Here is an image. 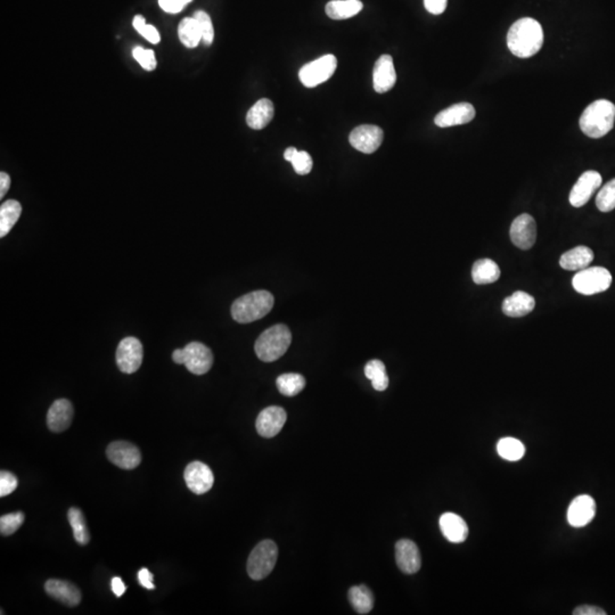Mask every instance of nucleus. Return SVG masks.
<instances>
[{
    "label": "nucleus",
    "instance_id": "nucleus-1",
    "mask_svg": "<svg viewBox=\"0 0 615 615\" xmlns=\"http://www.w3.org/2000/svg\"><path fill=\"white\" fill-rule=\"evenodd\" d=\"M543 45V30L533 18L516 21L507 33V46L513 55L528 58L536 55Z\"/></svg>",
    "mask_w": 615,
    "mask_h": 615
},
{
    "label": "nucleus",
    "instance_id": "nucleus-2",
    "mask_svg": "<svg viewBox=\"0 0 615 615\" xmlns=\"http://www.w3.org/2000/svg\"><path fill=\"white\" fill-rule=\"evenodd\" d=\"M615 105L606 99L594 101L582 113L580 129L590 138H602L614 127Z\"/></svg>",
    "mask_w": 615,
    "mask_h": 615
},
{
    "label": "nucleus",
    "instance_id": "nucleus-3",
    "mask_svg": "<svg viewBox=\"0 0 615 615\" xmlns=\"http://www.w3.org/2000/svg\"><path fill=\"white\" fill-rule=\"evenodd\" d=\"M275 299L268 291H255L235 301L231 306V316L240 323L259 321L268 315L274 306Z\"/></svg>",
    "mask_w": 615,
    "mask_h": 615
},
{
    "label": "nucleus",
    "instance_id": "nucleus-4",
    "mask_svg": "<svg viewBox=\"0 0 615 615\" xmlns=\"http://www.w3.org/2000/svg\"><path fill=\"white\" fill-rule=\"evenodd\" d=\"M292 342V334L289 327L278 323L270 327L257 338L255 344L257 358L265 362L278 360L285 355Z\"/></svg>",
    "mask_w": 615,
    "mask_h": 615
},
{
    "label": "nucleus",
    "instance_id": "nucleus-5",
    "mask_svg": "<svg viewBox=\"0 0 615 615\" xmlns=\"http://www.w3.org/2000/svg\"><path fill=\"white\" fill-rule=\"evenodd\" d=\"M172 360L176 364L185 365L192 374L204 375L214 365V353L204 344L191 342L184 349L174 350Z\"/></svg>",
    "mask_w": 615,
    "mask_h": 615
},
{
    "label": "nucleus",
    "instance_id": "nucleus-6",
    "mask_svg": "<svg viewBox=\"0 0 615 615\" xmlns=\"http://www.w3.org/2000/svg\"><path fill=\"white\" fill-rule=\"evenodd\" d=\"M278 558L277 545L272 541L257 543L248 560V573L253 580L267 578L274 570Z\"/></svg>",
    "mask_w": 615,
    "mask_h": 615
},
{
    "label": "nucleus",
    "instance_id": "nucleus-7",
    "mask_svg": "<svg viewBox=\"0 0 615 615\" xmlns=\"http://www.w3.org/2000/svg\"><path fill=\"white\" fill-rule=\"evenodd\" d=\"M612 284V275L603 267H587L575 275L572 286L577 292L594 295L605 292Z\"/></svg>",
    "mask_w": 615,
    "mask_h": 615
},
{
    "label": "nucleus",
    "instance_id": "nucleus-8",
    "mask_svg": "<svg viewBox=\"0 0 615 615\" xmlns=\"http://www.w3.org/2000/svg\"><path fill=\"white\" fill-rule=\"evenodd\" d=\"M338 60L336 56L325 55L302 67L299 72V78L306 87H317L334 74Z\"/></svg>",
    "mask_w": 615,
    "mask_h": 615
},
{
    "label": "nucleus",
    "instance_id": "nucleus-9",
    "mask_svg": "<svg viewBox=\"0 0 615 615\" xmlns=\"http://www.w3.org/2000/svg\"><path fill=\"white\" fill-rule=\"evenodd\" d=\"M143 357L142 342L133 336L123 338L116 349V365L122 373H136L142 366Z\"/></svg>",
    "mask_w": 615,
    "mask_h": 615
},
{
    "label": "nucleus",
    "instance_id": "nucleus-10",
    "mask_svg": "<svg viewBox=\"0 0 615 615\" xmlns=\"http://www.w3.org/2000/svg\"><path fill=\"white\" fill-rule=\"evenodd\" d=\"M384 138L381 128L373 125H362L351 131L349 142L361 153L372 154L379 150Z\"/></svg>",
    "mask_w": 615,
    "mask_h": 615
},
{
    "label": "nucleus",
    "instance_id": "nucleus-11",
    "mask_svg": "<svg viewBox=\"0 0 615 615\" xmlns=\"http://www.w3.org/2000/svg\"><path fill=\"white\" fill-rule=\"evenodd\" d=\"M106 455L112 464L122 470H133L142 462L140 450L131 442H112L107 447Z\"/></svg>",
    "mask_w": 615,
    "mask_h": 615
},
{
    "label": "nucleus",
    "instance_id": "nucleus-12",
    "mask_svg": "<svg viewBox=\"0 0 615 615\" xmlns=\"http://www.w3.org/2000/svg\"><path fill=\"white\" fill-rule=\"evenodd\" d=\"M511 240L521 250L531 249L537 240V223L532 216L523 214L511 223Z\"/></svg>",
    "mask_w": 615,
    "mask_h": 615
},
{
    "label": "nucleus",
    "instance_id": "nucleus-13",
    "mask_svg": "<svg viewBox=\"0 0 615 615\" xmlns=\"http://www.w3.org/2000/svg\"><path fill=\"white\" fill-rule=\"evenodd\" d=\"M602 185V176L597 171H586L572 187L570 203L575 208H581L588 203L592 195Z\"/></svg>",
    "mask_w": 615,
    "mask_h": 615
},
{
    "label": "nucleus",
    "instance_id": "nucleus-14",
    "mask_svg": "<svg viewBox=\"0 0 615 615\" xmlns=\"http://www.w3.org/2000/svg\"><path fill=\"white\" fill-rule=\"evenodd\" d=\"M185 482L188 489L195 494H203L211 490L214 483V475L211 468L204 462H193L185 468Z\"/></svg>",
    "mask_w": 615,
    "mask_h": 615
},
{
    "label": "nucleus",
    "instance_id": "nucleus-15",
    "mask_svg": "<svg viewBox=\"0 0 615 615\" xmlns=\"http://www.w3.org/2000/svg\"><path fill=\"white\" fill-rule=\"evenodd\" d=\"M287 415L285 410L277 406L263 409L255 422L257 433L263 438H274L279 433L285 425Z\"/></svg>",
    "mask_w": 615,
    "mask_h": 615
},
{
    "label": "nucleus",
    "instance_id": "nucleus-16",
    "mask_svg": "<svg viewBox=\"0 0 615 615\" xmlns=\"http://www.w3.org/2000/svg\"><path fill=\"white\" fill-rule=\"evenodd\" d=\"M596 514V503L588 494H581L572 500L567 509V522L573 528H582L589 524Z\"/></svg>",
    "mask_w": 615,
    "mask_h": 615
},
{
    "label": "nucleus",
    "instance_id": "nucleus-17",
    "mask_svg": "<svg viewBox=\"0 0 615 615\" xmlns=\"http://www.w3.org/2000/svg\"><path fill=\"white\" fill-rule=\"evenodd\" d=\"M475 118V109L470 103H458L451 105L436 114L434 122L440 128L466 125Z\"/></svg>",
    "mask_w": 615,
    "mask_h": 615
},
{
    "label": "nucleus",
    "instance_id": "nucleus-18",
    "mask_svg": "<svg viewBox=\"0 0 615 615\" xmlns=\"http://www.w3.org/2000/svg\"><path fill=\"white\" fill-rule=\"evenodd\" d=\"M396 560L399 569L406 575L416 573L422 565L419 547L409 539H401L397 543Z\"/></svg>",
    "mask_w": 615,
    "mask_h": 615
},
{
    "label": "nucleus",
    "instance_id": "nucleus-19",
    "mask_svg": "<svg viewBox=\"0 0 615 615\" xmlns=\"http://www.w3.org/2000/svg\"><path fill=\"white\" fill-rule=\"evenodd\" d=\"M397 73L390 55H382L376 61L373 71V86L376 93L384 94L396 84Z\"/></svg>",
    "mask_w": 615,
    "mask_h": 615
},
{
    "label": "nucleus",
    "instance_id": "nucleus-20",
    "mask_svg": "<svg viewBox=\"0 0 615 615\" xmlns=\"http://www.w3.org/2000/svg\"><path fill=\"white\" fill-rule=\"evenodd\" d=\"M73 406L67 399H58L47 414V425L50 431L61 433L70 428L73 419Z\"/></svg>",
    "mask_w": 615,
    "mask_h": 615
},
{
    "label": "nucleus",
    "instance_id": "nucleus-21",
    "mask_svg": "<svg viewBox=\"0 0 615 615\" xmlns=\"http://www.w3.org/2000/svg\"><path fill=\"white\" fill-rule=\"evenodd\" d=\"M45 590L48 596L67 606H77L80 604L81 592L78 587L69 581L50 579L45 584Z\"/></svg>",
    "mask_w": 615,
    "mask_h": 615
},
{
    "label": "nucleus",
    "instance_id": "nucleus-22",
    "mask_svg": "<svg viewBox=\"0 0 615 615\" xmlns=\"http://www.w3.org/2000/svg\"><path fill=\"white\" fill-rule=\"evenodd\" d=\"M440 528L442 535L450 543H460L466 541L468 536V526L460 515L455 513H445L440 517Z\"/></svg>",
    "mask_w": 615,
    "mask_h": 615
},
{
    "label": "nucleus",
    "instance_id": "nucleus-23",
    "mask_svg": "<svg viewBox=\"0 0 615 615\" xmlns=\"http://www.w3.org/2000/svg\"><path fill=\"white\" fill-rule=\"evenodd\" d=\"M536 301L528 293L517 291L503 302V312L513 318L523 317L535 309Z\"/></svg>",
    "mask_w": 615,
    "mask_h": 615
},
{
    "label": "nucleus",
    "instance_id": "nucleus-24",
    "mask_svg": "<svg viewBox=\"0 0 615 615\" xmlns=\"http://www.w3.org/2000/svg\"><path fill=\"white\" fill-rule=\"evenodd\" d=\"M274 114L272 101L268 99H262L250 109L246 114V123L251 129L261 131L272 122Z\"/></svg>",
    "mask_w": 615,
    "mask_h": 615
},
{
    "label": "nucleus",
    "instance_id": "nucleus-25",
    "mask_svg": "<svg viewBox=\"0 0 615 615\" xmlns=\"http://www.w3.org/2000/svg\"><path fill=\"white\" fill-rule=\"evenodd\" d=\"M592 260H594L592 250L581 245L563 253L560 259V265L565 270L575 272L589 267Z\"/></svg>",
    "mask_w": 615,
    "mask_h": 615
},
{
    "label": "nucleus",
    "instance_id": "nucleus-26",
    "mask_svg": "<svg viewBox=\"0 0 615 615\" xmlns=\"http://www.w3.org/2000/svg\"><path fill=\"white\" fill-rule=\"evenodd\" d=\"M500 268L491 259H480L475 261L472 268V278L477 285L494 283L500 277Z\"/></svg>",
    "mask_w": 615,
    "mask_h": 615
},
{
    "label": "nucleus",
    "instance_id": "nucleus-27",
    "mask_svg": "<svg viewBox=\"0 0 615 615\" xmlns=\"http://www.w3.org/2000/svg\"><path fill=\"white\" fill-rule=\"evenodd\" d=\"M364 5L360 0H333L326 5V14L332 20H347L361 12Z\"/></svg>",
    "mask_w": 615,
    "mask_h": 615
},
{
    "label": "nucleus",
    "instance_id": "nucleus-28",
    "mask_svg": "<svg viewBox=\"0 0 615 615\" xmlns=\"http://www.w3.org/2000/svg\"><path fill=\"white\" fill-rule=\"evenodd\" d=\"M22 214V205L15 199H9L0 206V237L6 236L18 223Z\"/></svg>",
    "mask_w": 615,
    "mask_h": 615
},
{
    "label": "nucleus",
    "instance_id": "nucleus-29",
    "mask_svg": "<svg viewBox=\"0 0 615 615\" xmlns=\"http://www.w3.org/2000/svg\"><path fill=\"white\" fill-rule=\"evenodd\" d=\"M349 599L355 612L359 614H368L373 609V594L364 584L353 587L349 590Z\"/></svg>",
    "mask_w": 615,
    "mask_h": 615
},
{
    "label": "nucleus",
    "instance_id": "nucleus-30",
    "mask_svg": "<svg viewBox=\"0 0 615 615\" xmlns=\"http://www.w3.org/2000/svg\"><path fill=\"white\" fill-rule=\"evenodd\" d=\"M178 35L182 44L187 48H195L202 41V33L199 23L194 18H186L180 22Z\"/></svg>",
    "mask_w": 615,
    "mask_h": 615
},
{
    "label": "nucleus",
    "instance_id": "nucleus-31",
    "mask_svg": "<svg viewBox=\"0 0 615 615\" xmlns=\"http://www.w3.org/2000/svg\"><path fill=\"white\" fill-rule=\"evenodd\" d=\"M365 375L372 381V385L376 391L387 390L389 387V376L387 374L385 365L381 360L374 359L367 362L365 366Z\"/></svg>",
    "mask_w": 615,
    "mask_h": 615
},
{
    "label": "nucleus",
    "instance_id": "nucleus-32",
    "mask_svg": "<svg viewBox=\"0 0 615 615\" xmlns=\"http://www.w3.org/2000/svg\"><path fill=\"white\" fill-rule=\"evenodd\" d=\"M67 517H69V522L71 524V528H72L75 541L81 546L87 545L90 541V535L82 511L79 509L72 507L67 511Z\"/></svg>",
    "mask_w": 615,
    "mask_h": 615
},
{
    "label": "nucleus",
    "instance_id": "nucleus-33",
    "mask_svg": "<svg viewBox=\"0 0 615 615\" xmlns=\"http://www.w3.org/2000/svg\"><path fill=\"white\" fill-rule=\"evenodd\" d=\"M497 451L504 460L517 462L522 460L526 454V447L520 440L515 438H504L498 442Z\"/></svg>",
    "mask_w": 615,
    "mask_h": 615
},
{
    "label": "nucleus",
    "instance_id": "nucleus-34",
    "mask_svg": "<svg viewBox=\"0 0 615 615\" xmlns=\"http://www.w3.org/2000/svg\"><path fill=\"white\" fill-rule=\"evenodd\" d=\"M306 387V379L297 373L283 374L277 379L279 392L286 397H294Z\"/></svg>",
    "mask_w": 615,
    "mask_h": 615
},
{
    "label": "nucleus",
    "instance_id": "nucleus-35",
    "mask_svg": "<svg viewBox=\"0 0 615 615\" xmlns=\"http://www.w3.org/2000/svg\"><path fill=\"white\" fill-rule=\"evenodd\" d=\"M596 205L602 212H611L615 209V178L604 185L597 197Z\"/></svg>",
    "mask_w": 615,
    "mask_h": 615
},
{
    "label": "nucleus",
    "instance_id": "nucleus-36",
    "mask_svg": "<svg viewBox=\"0 0 615 615\" xmlns=\"http://www.w3.org/2000/svg\"><path fill=\"white\" fill-rule=\"evenodd\" d=\"M24 523V514L22 511L11 513L0 517V533L1 536H12L18 531Z\"/></svg>",
    "mask_w": 615,
    "mask_h": 615
},
{
    "label": "nucleus",
    "instance_id": "nucleus-37",
    "mask_svg": "<svg viewBox=\"0 0 615 615\" xmlns=\"http://www.w3.org/2000/svg\"><path fill=\"white\" fill-rule=\"evenodd\" d=\"M193 18L199 23V30L202 33L203 44L205 46H211L214 39V30L211 18L209 16L208 13L203 12V11H197V12L194 13Z\"/></svg>",
    "mask_w": 615,
    "mask_h": 615
},
{
    "label": "nucleus",
    "instance_id": "nucleus-38",
    "mask_svg": "<svg viewBox=\"0 0 615 615\" xmlns=\"http://www.w3.org/2000/svg\"><path fill=\"white\" fill-rule=\"evenodd\" d=\"M291 163H292L295 172L300 174V176H306V174H310L312 165H314L311 156H310L309 153L304 152V150H298L294 154V156H293L292 160H291Z\"/></svg>",
    "mask_w": 615,
    "mask_h": 615
},
{
    "label": "nucleus",
    "instance_id": "nucleus-39",
    "mask_svg": "<svg viewBox=\"0 0 615 615\" xmlns=\"http://www.w3.org/2000/svg\"><path fill=\"white\" fill-rule=\"evenodd\" d=\"M133 55L146 71H153L156 67V58L152 50H144L143 47H136L133 50Z\"/></svg>",
    "mask_w": 615,
    "mask_h": 615
},
{
    "label": "nucleus",
    "instance_id": "nucleus-40",
    "mask_svg": "<svg viewBox=\"0 0 615 615\" xmlns=\"http://www.w3.org/2000/svg\"><path fill=\"white\" fill-rule=\"evenodd\" d=\"M18 479L9 472L0 473V497H6L18 488Z\"/></svg>",
    "mask_w": 615,
    "mask_h": 615
},
{
    "label": "nucleus",
    "instance_id": "nucleus-41",
    "mask_svg": "<svg viewBox=\"0 0 615 615\" xmlns=\"http://www.w3.org/2000/svg\"><path fill=\"white\" fill-rule=\"evenodd\" d=\"M191 1L192 0H159V5L165 12L177 14L182 12V9Z\"/></svg>",
    "mask_w": 615,
    "mask_h": 615
},
{
    "label": "nucleus",
    "instance_id": "nucleus-42",
    "mask_svg": "<svg viewBox=\"0 0 615 615\" xmlns=\"http://www.w3.org/2000/svg\"><path fill=\"white\" fill-rule=\"evenodd\" d=\"M448 0H424V6L428 12L433 15H440L447 9Z\"/></svg>",
    "mask_w": 615,
    "mask_h": 615
},
{
    "label": "nucleus",
    "instance_id": "nucleus-43",
    "mask_svg": "<svg viewBox=\"0 0 615 615\" xmlns=\"http://www.w3.org/2000/svg\"><path fill=\"white\" fill-rule=\"evenodd\" d=\"M138 33L139 35H142L146 40L150 41V43L154 45L159 44L160 40H161V35H160L159 31L156 30L155 26H150V24H146Z\"/></svg>",
    "mask_w": 615,
    "mask_h": 615
},
{
    "label": "nucleus",
    "instance_id": "nucleus-44",
    "mask_svg": "<svg viewBox=\"0 0 615 615\" xmlns=\"http://www.w3.org/2000/svg\"><path fill=\"white\" fill-rule=\"evenodd\" d=\"M139 584L148 590L155 589L153 584V575L148 569H142L138 573Z\"/></svg>",
    "mask_w": 615,
    "mask_h": 615
},
{
    "label": "nucleus",
    "instance_id": "nucleus-45",
    "mask_svg": "<svg viewBox=\"0 0 615 615\" xmlns=\"http://www.w3.org/2000/svg\"><path fill=\"white\" fill-rule=\"evenodd\" d=\"M575 615H606V612L601 607L592 606V605H582L577 607L573 611Z\"/></svg>",
    "mask_w": 615,
    "mask_h": 615
},
{
    "label": "nucleus",
    "instance_id": "nucleus-46",
    "mask_svg": "<svg viewBox=\"0 0 615 615\" xmlns=\"http://www.w3.org/2000/svg\"><path fill=\"white\" fill-rule=\"evenodd\" d=\"M112 586L113 592H114V595L116 597H121L125 594L126 590H127V587H126L125 582L122 581L121 578H118V577H116V578L112 579Z\"/></svg>",
    "mask_w": 615,
    "mask_h": 615
},
{
    "label": "nucleus",
    "instance_id": "nucleus-47",
    "mask_svg": "<svg viewBox=\"0 0 615 615\" xmlns=\"http://www.w3.org/2000/svg\"><path fill=\"white\" fill-rule=\"evenodd\" d=\"M11 186V178L6 172H0V199H3L9 192Z\"/></svg>",
    "mask_w": 615,
    "mask_h": 615
},
{
    "label": "nucleus",
    "instance_id": "nucleus-48",
    "mask_svg": "<svg viewBox=\"0 0 615 615\" xmlns=\"http://www.w3.org/2000/svg\"><path fill=\"white\" fill-rule=\"evenodd\" d=\"M133 28L139 32L145 26H146V21H145V18L144 16H142V15H136V16L133 18Z\"/></svg>",
    "mask_w": 615,
    "mask_h": 615
},
{
    "label": "nucleus",
    "instance_id": "nucleus-49",
    "mask_svg": "<svg viewBox=\"0 0 615 615\" xmlns=\"http://www.w3.org/2000/svg\"><path fill=\"white\" fill-rule=\"evenodd\" d=\"M297 152H298L297 148H287V150H285V153H284V159H285L286 161L291 162V160H292L293 156H294V154L297 153Z\"/></svg>",
    "mask_w": 615,
    "mask_h": 615
}]
</instances>
